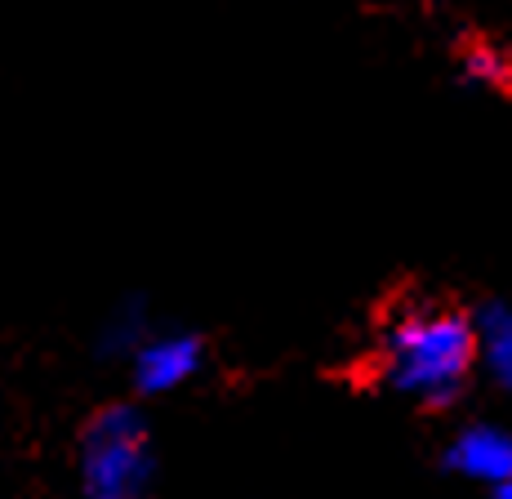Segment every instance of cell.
Wrapping results in <instances>:
<instances>
[{
    "label": "cell",
    "mask_w": 512,
    "mask_h": 499,
    "mask_svg": "<svg viewBox=\"0 0 512 499\" xmlns=\"http://www.w3.org/2000/svg\"><path fill=\"white\" fill-rule=\"evenodd\" d=\"M472 370H477L472 317L450 303H401L379 335V379L392 393L423 401V406L455 401Z\"/></svg>",
    "instance_id": "1"
},
{
    "label": "cell",
    "mask_w": 512,
    "mask_h": 499,
    "mask_svg": "<svg viewBox=\"0 0 512 499\" xmlns=\"http://www.w3.org/2000/svg\"><path fill=\"white\" fill-rule=\"evenodd\" d=\"M504 90H512V72H508V85H504Z\"/></svg>",
    "instance_id": "9"
},
{
    "label": "cell",
    "mask_w": 512,
    "mask_h": 499,
    "mask_svg": "<svg viewBox=\"0 0 512 499\" xmlns=\"http://www.w3.org/2000/svg\"><path fill=\"white\" fill-rule=\"evenodd\" d=\"M152 335V330L143 326V312H139V303H130L125 312H116L112 321L103 326V335H98V352H107V357H130L134 348L143 344V339Z\"/></svg>",
    "instance_id": "6"
},
{
    "label": "cell",
    "mask_w": 512,
    "mask_h": 499,
    "mask_svg": "<svg viewBox=\"0 0 512 499\" xmlns=\"http://www.w3.org/2000/svg\"><path fill=\"white\" fill-rule=\"evenodd\" d=\"M464 72H468V81H477V85H508L512 58L504 50H495V45L477 41V45H468V54H464Z\"/></svg>",
    "instance_id": "7"
},
{
    "label": "cell",
    "mask_w": 512,
    "mask_h": 499,
    "mask_svg": "<svg viewBox=\"0 0 512 499\" xmlns=\"http://www.w3.org/2000/svg\"><path fill=\"white\" fill-rule=\"evenodd\" d=\"M81 499H147L156 482L152 428L130 401H112L81 433Z\"/></svg>",
    "instance_id": "2"
},
{
    "label": "cell",
    "mask_w": 512,
    "mask_h": 499,
    "mask_svg": "<svg viewBox=\"0 0 512 499\" xmlns=\"http://www.w3.org/2000/svg\"><path fill=\"white\" fill-rule=\"evenodd\" d=\"M495 499H512V477H508V482H504V486H499V491H495Z\"/></svg>",
    "instance_id": "8"
},
{
    "label": "cell",
    "mask_w": 512,
    "mask_h": 499,
    "mask_svg": "<svg viewBox=\"0 0 512 499\" xmlns=\"http://www.w3.org/2000/svg\"><path fill=\"white\" fill-rule=\"evenodd\" d=\"M446 468L499 491L512 477V433L499 424H464L446 446Z\"/></svg>",
    "instance_id": "4"
},
{
    "label": "cell",
    "mask_w": 512,
    "mask_h": 499,
    "mask_svg": "<svg viewBox=\"0 0 512 499\" xmlns=\"http://www.w3.org/2000/svg\"><path fill=\"white\" fill-rule=\"evenodd\" d=\"M201 361H205V344L196 335H187V330H161L156 335L152 330L130 352V375L143 397H161V393L183 388L187 379H196Z\"/></svg>",
    "instance_id": "3"
},
{
    "label": "cell",
    "mask_w": 512,
    "mask_h": 499,
    "mask_svg": "<svg viewBox=\"0 0 512 499\" xmlns=\"http://www.w3.org/2000/svg\"><path fill=\"white\" fill-rule=\"evenodd\" d=\"M472 339H477V366L504 393H512V303H486L472 317Z\"/></svg>",
    "instance_id": "5"
}]
</instances>
